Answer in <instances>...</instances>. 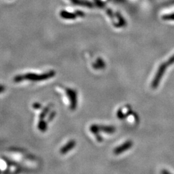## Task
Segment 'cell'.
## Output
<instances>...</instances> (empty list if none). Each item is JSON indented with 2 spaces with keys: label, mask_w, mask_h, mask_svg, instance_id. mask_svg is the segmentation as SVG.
<instances>
[{
  "label": "cell",
  "mask_w": 174,
  "mask_h": 174,
  "mask_svg": "<svg viewBox=\"0 0 174 174\" xmlns=\"http://www.w3.org/2000/svg\"><path fill=\"white\" fill-rule=\"evenodd\" d=\"M5 161H6V162L9 165H10V166H17V164H16V163H14L12 161H10V160H8V159H5Z\"/></svg>",
  "instance_id": "5bb4252c"
},
{
  "label": "cell",
  "mask_w": 174,
  "mask_h": 174,
  "mask_svg": "<svg viewBox=\"0 0 174 174\" xmlns=\"http://www.w3.org/2000/svg\"><path fill=\"white\" fill-rule=\"evenodd\" d=\"M1 170H0V173H1Z\"/></svg>",
  "instance_id": "2e32d148"
},
{
  "label": "cell",
  "mask_w": 174,
  "mask_h": 174,
  "mask_svg": "<svg viewBox=\"0 0 174 174\" xmlns=\"http://www.w3.org/2000/svg\"><path fill=\"white\" fill-rule=\"evenodd\" d=\"M116 128L113 126H106L101 124H92L90 127V130L92 134L96 135L97 140L101 142L103 141L102 137L99 135L100 132H103L107 134H113L116 132Z\"/></svg>",
  "instance_id": "6da1fadb"
},
{
  "label": "cell",
  "mask_w": 174,
  "mask_h": 174,
  "mask_svg": "<svg viewBox=\"0 0 174 174\" xmlns=\"http://www.w3.org/2000/svg\"><path fill=\"white\" fill-rule=\"evenodd\" d=\"M166 63H167L168 66H170V65H172L174 64V54L172 56H171Z\"/></svg>",
  "instance_id": "4fadbf2b"
},
{
  "label": "cell",
  "mask_w": 174,
  "mask_h": 174,
  "mask_svg": "<svg viewBox=\"0 0 174 174\" xmlns=\"http://www.w3.org/2000/svg\"><path fill=\"white\" fill-rule=\"evenodd\" d=\"M37 128L39 130L42 132L47 131L48 128L47 121H45L44 119H39V121L37 124Z\"/></svg>",
  "instance_id": "52a82bcc"
},
{
  "label": "cell",
  "mask_w": 174,
  "mask_h": 174,
  "mask_svg": "<svg viewBox=\"0 0 174 174\" xmlns=\"http://www.w3.org/2000/svg\"><path fill=\"white\" fill-rule=\"evenodd\" d=\"M56 75V72L54 70H50L48 72L43 73L41 74H37L35 73H27L25 74V80L32 81H41L48 80L53 77Z\"/></svg>",
  "instance_id": "7a4b0ae2"
},
{
  "label": "cell",
  "mask_w": 174,
  "mask_h": 174,
  "mask_svg": "<svg viewBox=\"0 0 174 174\" xmlns=\"http://www.w3.org/2000/svg\"><path fill=\"white\" fill-rule=\"evenodd\" d=\"M50 112V106H47L43 108L41 112L39 114V119H45V117L47 116L49 112Z\"/></svg>",
  "instance_id": "ba28073f"
},
{
  "label": "cell",
  "mask_w": 174,
  "mask_h": 174,
  "mask_svg": "<svg viewBox=\"0 0 174 174\" xmlns=\"http://www.w3.org/2000/svg\"><path fill=\"white\" fill-rule=\"evenodd\" d=\"M5 90V87L4 85H0V94L3 93Z\"/></svg>",
  "instance_id": "9a60e30c"
},
{
  "label": "cell",
  "mask_w": 174,
  "mask_h": 174,
  "mask_svg": "<svg viewBox=\"0 0 174 174\" xmlns=\"http://www.w3.org/2000/svg\"><path fill=\"white\" fill-rule=\"evenodd\" d=\"M56 116V112L55 110H52L51 112H49V114H48V117H47V122L48 123H50V122L54 120V118H55Z\"/></svg>",
  "instance_id": "30bf717a"
},
{
  "label": "cell",
  "mask_w": 174,
  "mask_h": 174,
  "mask_svg": "<svg viewBox=\"0 0 174 174\" xmlns=\"http://www.w3.org/2000/svg\"><path fill=\"white\" fill-rule=\"evenodd\" d=\"M66 94L70 100V108L72 110H75L77 106V94L75 90L70 88H66Z\"/></svg>",
  "instance_id": "277c9868"
},
{
  "label": "cell",
  "mask_w": 174,
  "mask_h": 174,
  "mask_svg": "<svg viewBox=\"0 0 174 174\" xmlns=\"http://www.w3.org/2000/svg\"><path fill=\"white\" fill-rule=\"evenodd\" d=\"M32 108H33L35 110H40L41 108H42V105L41 103H38V102H36V103H33V105H32Z\"/></svg>",
  "instance_id": "7c38bea8"
},
{
  "label": "cell",
  "mask_w": 174,
  "mask_h": 174,
  "mask_svg": "<svg viewBox=\"0 0 174 174\" xmlns=\"http://www.w3.org/2000/svg\"><path fill=\"white\" fill-rule=\"evenodd\" d=\"M76 145V142L75 140H70L68 142L66 145L63 146L60 150V153L63 155H65L67 154L68 152H69L70 150H72L73 148Z\"/></svg>",
  "instance_id": "8992f818"
},
{
  "label": "cell",
  "mask_w": 174,
  "mask_h": 174,
  "mask_svg": "<svg viewBox=\"0 0 174 174\" xmlns=\"http://www.w3.org/2000/svg\"><path fill=\"white\" fill-rule=\"evenodd\" d=\"M133 146V142L132 141H127L126 142H124L123 144H122L121 145H119L118 147L116 148L114 150V153L115 155H119L121 154L123 152L127 151L128 150H129Z\"/></svg>",
  "instance_id": "5b68a950"
},
{
  "label": "cell",
  "mask_w": 174,
  "mask_h": 174,
  "mask_svg": "<svg viewBox=\"0 0 174 174\" xmlns=\"http://www.w3.org/2000/svg\"><path fill=\"white\" fill-rule=\"evenodd\" d=\"M25 80V75H17L14 77V81L17 83L22 82V81Z\"/></svg>",
  "instance_id": "8fae6325"
},
{
  "label": "cell",
  "mask_w": 174,
  "mask_h": 174,
  "mask_svg": "<svg viewBox=\"0 0 174 174\" xmlns=\"http://www.w3.org/2000/svg\"><path fill=\"white\" fill-rule=\"evenodd\" d=\"M105 63L101 58H98L97 59L96 63L93 64V67L95 68L96 69H101L104 68L105 67Z\"/></svg>",
  "instance_id": "9c48e42d"
},
{
  "label": "cell",
  "mask_w": 174,
  "mask_h": 174,
  "mask_svg": "<svg viewBox=\"0 0 174 174\" xmlns=\"http://www.w3.org/2000/svg\"><path fill=\"white\" fill-rule=\"evenodd\" d=\"M168 67V65L166 62L162 63V64L159 65L156 74L155 75L153 79V81H152V88L156 89L158 87L160 82H161V80H162L163 75H164L166 70L167 69Z\"/></svg>",
  "instance_id": "3957f363"
}]
</instances>
